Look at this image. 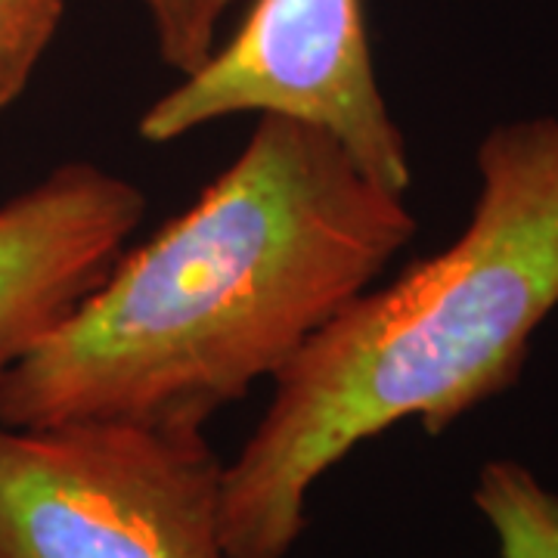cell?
I'll return each mask as SVG.
<instances>
[{"label": "cell", "instance_id": "obj_1", "mask_svg": "<svg viewBox=\"0 0 558 558\" xmlns=\"http://www.w3.org/2000/svg\"><path fill=\"white\" fill-rule=\"evenodd\" d=\"M416 236L403 193L314 124L258 116L190 208L124 248L0 379V422L205 428L277 379Z\"/></svg>", "mask_w": 558, "mask_h": 558}, {"label": "cell", "instance_id": "obj_2", "mask_svg": "<svg viewBox=\"0 0 558 558\" xmlns=\"http://www.w3.org/2000/svg\"><path fill=\"white\" fill-rule=\"evenodd\" d=\"M465 230L369 286L307 341L233 462L220 524L230 558H289L317 481L363 440L416 418L444 435L506 395L558 307V116L490 128Z\"/></svg>", "mask_w": 558, "mask_h": 558}, {"label": "cell", "instance_id": "obj_3", "mask_svg": "<svg viewBox=\"0 0 558 558\" xmlns=\"http://www.w3.org/2000/svg\"><path fill=\"white\" fill-rule=\"evenodd\" d=\"M205 428L0 422V558H230Z\"/></svg>", "mask_w": 558, "mask_h": 558}, {"label": "cell", "instance_id": "obj_4", "mask_svg": "<svg viewBox=\"0 0 558 558\" xmlns=\"http://www.w3.org/2000/svg\"><path fill=\"white\" fill-rule=\"evenodd\" d=\"M230 116H282L326 131L381 186H413V161L373 65L363 0H255L196 72L146 106L137 134L174 143Z\"/></svg>", "mask_w": 558, "mask_h": 558}, {"label": "cell", "instance_id": "obj_5", "mask_svg": "<svg viewBox=\"0 0 558 558\" xmlns=\"http://www.w3.org/2000/svg\"><path fill=\"white\" fill-rule=\"evenodd\" d=\"M146 218L134 180L65 161L0 205V379L116 264Z\"/></svg>", "mask_w": 558, "mask_h": 558}, {"label": "cell", "instance_id": "obj_6", "mask_svg": "<svg viewBox=\"0 0 558 558\" xmlns=\"http://www.w3.org/2000/svg\"><path fill=\"white\" fill-rule=\"evenodd\" d=\"M472 502L497 539L499 558H558V490L524 462H484Z\"/></svg>", "mask_w": 558, "mask_h": 558}, {"label": "cell", "instance_id": "obj_7", "mask_svg": "<svg viewBox=\"0 0 558 558\" xmlns=\"http://www.w3.org/2000/svg\"><path fill=\"white\" fill-rule=\"evenodd\" d=\"M65 0H0V116L22 90L57 38Z\"/></svg>", "mask_w": 558, "mask_h": 558}, {"label": "cell", "instance_id": "obj_8", "mask_svg": "<svg viewBox=\"0 0 558 558\" xmlns=\"http://www.w3.org/2000/svg\"><path fill=\"white\" fill-rule=\"evenodd\" d=\"M233 0H143L161 62L178 75L196 72L218 47V28Z\"/></svg>", "mask_w": 558, "mask_h": 558}]
</instances>
